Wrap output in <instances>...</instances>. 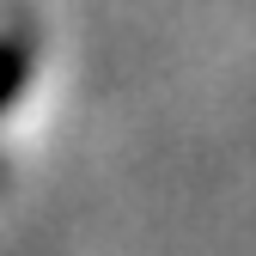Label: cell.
Here are the masks:
<instances>
[{
    "instance_id": "6da1fadb",
    "label": "cell",
    "mask_w": 256,
    "mask_h": 256,
    "mask_svg": "<svg viewBox=\"0 0 256 256\" xmlns=\"http://www.w3.org/2000/svg\"><path fill=\"white\" fill-rule=\"evenodd\" d=\"M30 86V37H0V110Z\"/></svg>"
}]
</instances>
